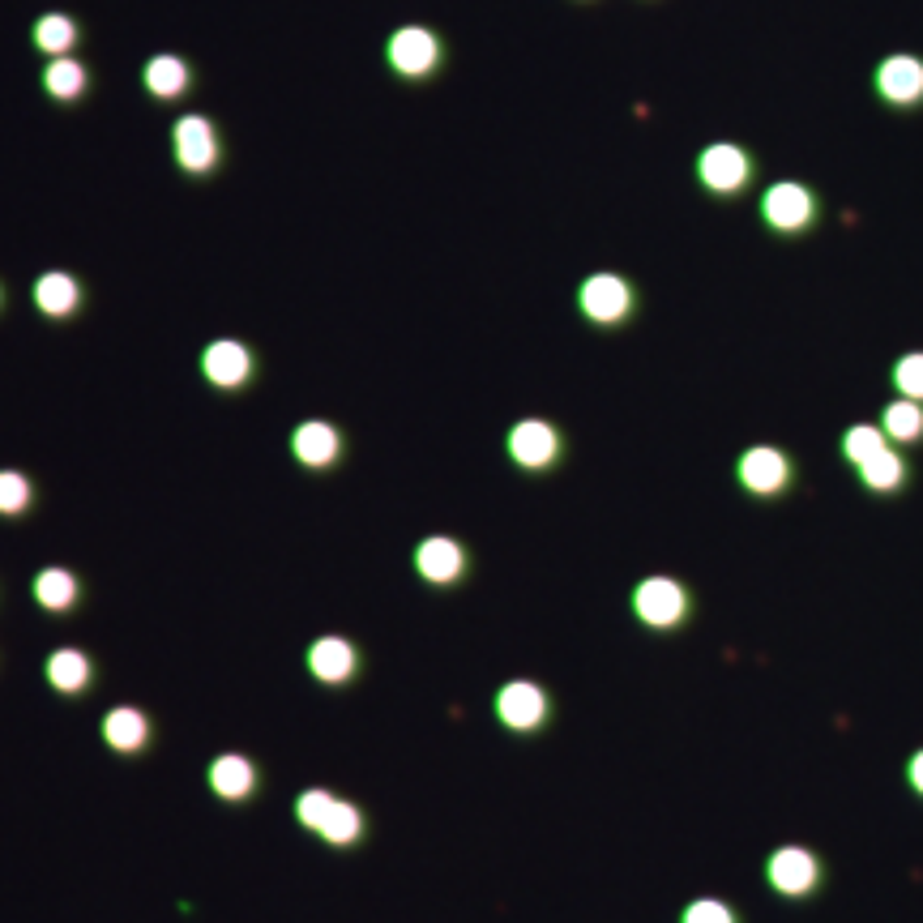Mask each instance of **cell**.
<instances>
[{
	"label": "cell",
	"mask_w": 923,
	"mask_h": 923,
	"mask_svg": "<svg viewBox=\"0 0 923 923\" xmlns=\"http://www.w3.org/2000/svg\"><path fill=\"white\" fill-rule=\"evenodd\" d=\"M757 209H762V223L782 240H800V236L817 231L820 218H825L820 193L804 180H774L762 193Z\"/></svg>",
	"instance_id": "obj_1"
},
{
	"label": "cell",
	"mask_w": 923,
	"mask_h": 923,
	"mask_svg": "<svg viewBox=\"0 0 923 923\" xmlns=\"http://www.w3.org/2000/svg\"><path fill=\"white\" fill-rule=\"evenodd\" d=\"M894 389L898 398L923 403V351H907L894 359Z\"/></svg>",
	"instance_id": "obj_28"
},
{
	"label": "cell",
	"mask_w": 923,
	"mask_h": 923,
	"mask_svg": "<svg viewBox=\"0 0 923 923\" xmlns=\"http://www.w3.org/2000/svg\"><path fill=\"white\" fill-rule=\"evenodd\" d=\"M872 99L889 111H920L923 107V56L920 51H889L872 64Z\"/></svg>",
	"instance_id": "obj_2"
},
{
	"label": "cell",
	"mask_w": 923,
	"mask_h": 923,
	"mask_svg": "<svg viewBox=\"0 0 923 923\" xmlns=\"http://www.w3.org/2000/svg\"><path fill=\"white\" fill-rule=\"evenodd\" d=\"M510 458L526 470H548L561 458V432L548 419H522L510 428Z\"/></svg>",
	"instance_id": "obj_8"
},
{
	"label": "cell",
	"mask_w": 923,
	"mask_h": 923,
	"mask_svg": "<svg viewBox=\"0 0 923 923\" xmlns=\"http://www.w3.org/2000/svg\"><path fill=\"white\" fill-rule=\"evenodd\" d=\"M415 564H419V573H423L428 582H436V586H449V582H458L462 568H466V552H462L454 539L436 535V539H423V543H419Z\"/></svg>",
	"instance_id": "obj_13"
},
{
	"label": "cell",
	"mask_w": 923,
	"mask_h": 923,
	"mask_svg": "<svg viewBox=\"0 0 923 923\" xmlns=\"http://www.w3.org/2000/svg\"><path fill=\"white\" fill-rule=\"evenodd\" d=\"M577 308L595 325H624L633 316V308H637V287L624 274H615V269H599V274L582 278Z\"/></svg>",
	"instance_id": "obj_4"
},
{
	"label": "cell",
	"mask_w": 923,
	"mask_h": 923,
	"mask_svg": "<svg viewBox=\"0 0 923 923\" xmlns=\"http://www.w3.org/2000/svg\"><path fill=\"white\" fill-rule=\"evenodd\" d=\"M880 428L889 436V445H920L923 441V403L898 398L880 410Z\"/></svg>",
	"instance_id": "obj_20"
},
{
	"label": "cell",
	"mask_w": 923,
	"mask_h": 923,
	"mask_svg": "<svg viewBox=\"0 0 923 923\" xmlns=\"http://www.w3.org/2000/svg\"><path fill=\"white\" fill-rule=\"evenodd\" d=\"M757 176V158L753 151L735 146V142H710L706 151L697 154V184L715 197H740L748 193Z\"/></svg>",
	"instance_id": "obj_3"
},
{
	"label": "cell",
	"mask_w": 923,
	"mask_h": 923,
	"mask_svg": "<svg viewBox=\"0 0 923 923\" xmlns=\"http://www.w3.org/2000/svg\"><path fill=\"white\" fill-rule=\"evenodd\" d=\"M769 885L778 889V894H787V898H804V894H813L820 880V864L813 851H804V847H778L774 855H769Z\"/></svg>",
	"instance_id": "obj_9"
},
{
	"label": "cell",
	"mask_w": 923,
	"mask_h": 923,
	"mask_svg": "<svg viewBox=\"0 0 923 923\" xmlns=\"http://www.w3.org/2000/svg\"><path fill=\"white\" fill-rule=\"evenodd\" d=\"M633 612L650 628H675L688 612V590L675 577H646L633 590Z\"/></svg>",
	"instance_id": "obj_7"
},
{
	"label": "cell",
	"mask_w": 923,
	"mask_h": 923,
	"mask_svg": "<svg viewBox=\"0 0 923 923\" xmlns=\"http://www.w3.org/2000/svg\"><path fill=\"white\" fill-rule=\"evenodd\" d=\"M907 778H911V787H915V791L923 795V753H915V757H911V766H907Z\"/></svg>",
	"instance_id": "obj_32"
},
{
	"label": "cell",
	"mask_w": 923,
	"mask_h": 923,
	"mask_svg": "<svg viewBox=\"0 0 923 923\" xmlns=\"http://www.w3.org/2000/svg\"><path fill=\"white\" fill-rule=\"evenodd\" d=\"M334 804H338V795H329L325 787H308L304 795L296 800V817L304 820L308 829H321V820L329 817Z\"/></svg>",
	"instance_id": "obj_29"
},
{
	"label": "cell",
	"mask_w": 923,
	"mask_h": 923,
	"mask_svg": "<svg viewBox=\"0 0 923 923\" xmlns=\"http://www.w3.org/2000/svg\"><path fill=\"white\" fill-rule=\"evenodd\" d=\"M308 667L321 684H343V680L356 675V650H351L347 637H321L308 650Z\"/></svg>",
	"instance_id": "obj_14"
},
{
	"label": "cell",
	"mask_w": 923,
	"mask_h": 923,
	"mask_svg": "<svg viewBox=\"0 0 923 923\" xmlns=\"http://www.w3.org/2000/svg\"><path fill=\"white\" fill-rule=\"evenodd\" d=\"M35 599H39L44 608H51V612H64V608L77 599L73 573H69V568H44V573L35 577Z\"/></svg>",
	"instance_id": "obj_24"
},
{
	"label": "cell",
	"mask_w": 923,
	"mask_h": 923,
	"mask_svg": "<svg viewBox=\"0 0 923 923\" xmlns=\"http://www.w3.org/2000/svg\"><path fill=\"white\" fill-rule=\"evenodd\" d=\"M176 158L189 176H202L218 163V133L205 116H180L176 120Z\"/></svg>",
	"instance_id": "obj_10"
},
{
	"label": "cell",
	"mask_w": 923,
	"mask_h": 923,
	"mask_svg": "<svg viewBox=\"0 0 923 923\" xmlns=\"http://www.w3.org/2000/svg\"><path fill=\"white\" fill-rule=\"evenodd\" d=\"M860 470V483L868 488V492H902L907 488V479H911V466H907V458L894 449V445H885L876 458H868L864 466H855Z\"/></svg>",
	"instance_id": "obj_16"
},
{
	"label": "cell",
	"mask_w": 923,
	"mask_h": 923,
	"mask_svg": "<svg viewBox=\"0 0 923 923\" xmlns=\"http://www.w3.org/2000/svg\"><path fill=\"white\" fill-rule=\"evenodd\" d=\"M735 479L753 496H782L791 488V479H795V466H791V458L782 449H774V445H753V449H744L740 462H735Z\"/></svg>",
	"instance_id": "obj_5"
},
{
	"label": "cell",
	"mask_w": 923,
	"mask_h": 923,
	"mask_svg": "<svg viewBox=\"0 0 923 923\" xmlns=\"http://www.w3.org/2000/svg\"><path fill=\"white\" fill-rule=\"evenodd\" d=\"M35 304H39V312H48V316H69L73 308L82 304V287H77L73 274L48 269V274L35 283Z\"/></svg>",
	"instance_id": "obj_18"
},
{
	"label": "cell",
	"mask_w": 923,
	"mask_h": 923,
	"mask_svg": "<svg viewBox=\"0 0 923 923\" xmlns=\"http://www.w3.org/2000/svg\"><path fill=\"white\" fill-rule=\"evenodd\" d=\"M146 91H151L154 99H180L184 91H189V64L180 60V56H171V51H163V56H151L146 60Z\"/></svg>",
	"instance_id": "obj_17"
},
{
	"label": "cell",
	"mask_w": 923,
	"mask_h": 923,
	"mask_svg": "<svg viewBox=\"0 0 923 923\" xmlns=\"http://www.w3.org/2000/svg\"><path fill=\"white\" fill-rule=\"evenodd\" d=\"M44 86L56 99H77L86 91V69L77 60H69V56H56L48 64V73H44Z\"/></svg>",
	"instance_id": "obj_26"
},
{
	"label": "cell",
	"mask_w": 923,
	"mask_h": 923,
	"mask_svg": "<svg viewBox=\"0 0 923 923\" xmlns=\"http://www.w3.org/2000/svg\"><path fill=\"white\" fill-rule=\"evenodd\" d=\"M253 782H256L253 762H244L240 753H227V757H218V762L209 766V787H214L223 800H244V795L253 791Z\"/></svg>",
	"instance_id": "obj_19"
},
{
	"label": "cell",
	"mask_w": 923,
	"mask_h": 923,
	"mask_svg": "<svg viewBox=\"0 0 923 923\" xmlns=\"http://www.w3.org/2000/svg\"><path fill=\"white\" fill-rule=\"evenodd\" d=\"M73 39H77V26L64 13H48V17L35 22V44L44 51H51V56H64V51L73 48Z\"/></svg>",
	"instance_id": "obj_27"
},
{
	"label": "cell",
	"mask_w": 923,
	"mask_h": 923,
	"mask_svg": "<svg viewBox=\"0 0 923 923\" xmlns=\"http://www.w3.org/2000/svg\"><path fill=\"white\" fill-rule=\"evenodd\" d=\"M48 680L60 688V693H77L86 680H91V663L82 650H56L48 659Z\"/></svg>",
	"instance_id": "obj_25"
},
{
	"label": "cell",
	"mask_w": 923,
	"mask_h": 923,
	"mask_svg": "<svg viewBox=\"0 0 923 923\" xmlns=\"http://www.w3.org/2000/svg\"><path fill=\"white\" fill-rule=\"evenodd\" d=\"M385 60L398 77H428L441 64V39L428 26H403V31L389 35Z\"/></svg>",
	"instance_id": "obj_6"
},
{
	"label": "cell",
	"mask_w": 923,
	"mask_h": 923,
	"mask_svg": "<svg viewBox=\"0 0 923 923\" xmlns=\"http://www.w3.org/2000/svg\"><path fill=\"white\" fill-rule=\"evenodd\" d=\"M202 372L209 385H218V389H236V385H244L249 376H253V356H249V347L244 343H236V338H218V343H209L202 356Z\"/></svg>",
	"instance_id": "obj_12"
},
{
	"label": "cell",
	"mask_w": 923,
	"mask_h": 923,
	"mask_svg": "<svg viewBox=\"0 0 923 923\" xmlns=\"http://www.w3.org/2000/svg\"><path fill=\"white\" fill-rule=\"evenodd\" d=\"M325 842H334V847H351L359 834H363V813H359L356 804H347V800H338L334 808H329V817L321 820V829H316Z\"/></svg>",
	"instance_id": "obj_23"
},
{
	"label": "cell",
	"mask_w": 923,
	"mask_h": 923,
	"mask_svg": "<svg viewBox=\"0 0 923 923\" xmlns=\"http://www.w3.org/2000/svg\"><path fill=\"white\" fill-rule=\"evenodd\" d=\"M103 735H107V744H111L116 753H137V748L146 744L151 727H146L142 710H129V706H120V710H111V715L103 718Z\"/></svg>",
	"instance_id": "obj_21"
},
{
	"label": "cell",
	"mask_w": 923,
	"mask_h": 923,
	"mask_svg": "<svg viewBox=\"0 0 923 923\" xmlns=\"http://www.w3.org/2000/svg\"><path fill=\"white\" fill-rule=\"evenodd\" d=\"M889 445V436H885V428L880 423H851L847 432H842V458L851 462V466H864L868 458H876L880 449Z\"/></svg>",
	"instance_id": "obj_22"
},
{
	"label": "cell",
	"mask_w": 923,
	"mask_h": 923,
	"mask_svg": "<svg viewBox=\"0 0 923 923\" xmlns=\"http://www.w3.org/2000/svg\"><path fill=\"white\" fill-rule=\"evenodd\" d=\"M684 923H735L731 907L718 902V898H697L688 911H684Z\"/></svg>",
	"instance_id": "obj_31"
},
{
	"label": "cell",
	"mask_w": 923,
	"mask_h": 923,
	"mask_svg": "<svg viewBox=\"0 0 923 923\" xmlns=\"http://www.w3.org/2000/svg\"><path fill=\"white\" fill-rule=\"evenodd\" d=\"M31 505V483L17 470H0V513H22Z\"/></svg>",
	"instance_id": "obj_30"
},
{
	"label": "cell",
	"mask_w": 923,
	"mask_h": 923,
	"mask_svg": "<svg viewBox=\"0 0 923 923\" xmlns=\"http://www.w3.org/2000/svg\"><path fill=\"white\" fill-rule=\"evenodd\" d=\"M496 718L510 731H535L548 718V693L539 684H530V680H513L496 697Z\"/></svg>",
	"instance_id": "obj_11"
},
{
	"label": "cell",
	"mask_w": 923,
	"mask_h": 923,
	"mask_svg": "<svg viewBox=\"0 0 923 923\" xmlns=\"http://www.w3.org/2000/svg\"><path fill=\"white\" fill-rule=\"evenodd\" d=\"M338 449H343V441H338V428H329V423H321V419H308V423H300L296 432H291V454L304 462V466H329V462L338 458Z\"/></svg>",
	"instance_id": "obj_15"
}]
</instances>
